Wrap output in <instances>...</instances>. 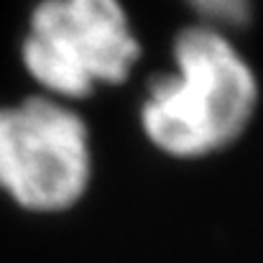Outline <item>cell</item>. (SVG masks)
<instances>
[{"label":"cell","mask_w":263,"mask_h":263,"mask_svg":"<svg viewBox=\"0 0 263 263\" xmlns=\"http://www.w3.org/2000/svg\"><path fill=\"white\" fill-rule=\"evenodd\" d=\"M176 74L156 77L141 107L146 138L174 159H202L233 146L253 120L258 82L240 51L212 26L174 39Z\"/></svg>","instance_id":"6da1fadb"},{"label":"cell","mask_w":263,"mask_h":263,"mask_svg":"<svg viewBox=\"0 0 263 263\" xmlns=\"http://www.w3.org/2000/svg\"><path fill=\"white\" fill-rule=\"evenodd\" d=\"M141 57L120 0H41L23 41L28 74L62 97L120 85Z\"/></svg>","instance_id":"7a4b0ae2"},{"label":"cell","mask_w":263,"mask_h":263,"mask_svg":"<svg viewBox=\"0 0 263 263\" xmlns=\"http://www.w3.org/2000/svg\"><path fill=\"white\" fill-rule=\"evenodd\" d=\"M87 123L67 105L28 97L0 107V189L23 210L64 212L89 186Z\"/></svg>","instance_id":"3957f363"},{"label":"cell","mask_w":263,"mask_h":263,"mask_svg":"<svg viewBox=\"0 0 263 263\" xmlns=\"http://www.w3.org/2000/svg\"><path fill=\"white\" fill-rule=\"evenodd\" d=\"M199 15L225 26H243L251 18V0H186Z\"/></svg>","instance_id":"277c9868"}]
</instances>
